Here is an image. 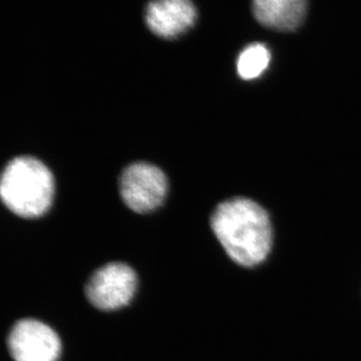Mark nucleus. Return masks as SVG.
<instances>
[{"instance_id":"f257e3e1","label":"nucleus","mask_w":361,"mask_h":361,"mask_svg":"<svg viewBox=\"0 0 361 361\" xmlns=\"http://www.w3.org/2000/svg\"><path fill=\"white\" fill-rule=\"evenodd\" d=\"M211 227L228 255L237 264L252 267L264 261L272 245L267 212L255 202L235 198L221 203Z\"/></svg>"},{"instance_id":"f03ea898","label":"nucleus","mask_w":361,"mask_h":361,"mask_svg":"<svg viewBox=\"0 0 361 361\" xmlns=\"http://www.w3.org/2000/svg\"><path fill=\"white\" fill-rule=\"evenodd\" d=\"M0 195L7 208L23 218H37L47 212L54 195L49 169L32 157H18L2 173Z\"/></svg>"},{"instance_id":"7ed1b4c3","label":"nucleus","mask_w":361,"mask_h":361,"mask_svg":"<svg viewBox=\"0 0 361 361\" xmlns=\"http://www.w3.org/2000/svg\"><path fill=\"white\" fill-rule=\"evenodd\" d=\"M167 190L166 175L151 164H133L125 169L121 177V196L135 213L153 212L165 200Z\"/></svg>"},{"instance_id":"20e7f679","label":"nucleus","mask_w":361,"mask_h":361,"mask_svg":"<svg viewBox=\"0 0 361 361\" xmlns=\"http://www.w3.org/2000/svg\"><path fill=\"white\" fill-rule=\"evenodd\" d=\"M137 289V275L129 265L110 263L99 268L85 287L87 299L97 310H120L132 300Z\"/></svg>"},{"instance_id":"39448f33","label":"nucleus","mask_w":361,"mask_h":361,"mask_svg":"<svg viewBox=\"0 0 361 361\" xmlns=\"http://www.w3.org/2000/svg\"><path fill=\"white\" fill-rule=\"evenodd\" d=\"M61 348L58 334L39 320H20L9 334L8 349L16 361H56Z\"/></svg>"},{"instance_id":"423d86ee","label":"nucleus","mask_w":361,"mask_h":361,"mask_svg":"<svg viewBox=\"0 0 361 361\" xmlns=\"http://www.w3.org/2000/svg\"><path fill=\"white\" fill-rule=\"evenodd\" d=\"M197 11L188 0H161L149 2L146 21L149 30L159 37L173 39L194 25Z\"/></svg>"},{"instance_id":"0eeeda50","label":"nucleus","mask_w":361,"mask_h":361,"mask_svg":"<svg viewBox=\"0 0 361 361\" xmlns=\"http://www.w3.org/2000/svg\"><path fill=\"white\" fill-rule=\"evenodd\" d=\"M307 4L303 0H256L253 13L263 25L291 30L302 23Z\"/></svg>"},{"instance_id":"6e6552de","label":"nucleus","mask_w":361,"mask_h":361,"mask_svg":"<svg viewBox=\"0 0 361 361\" xmlns=\"http://www.w3.org/2000/svg\"><path fill=\"white\" fill-rule=\"evenodd\" d=\"M270 63V52L265 45L254 44L247 47L239 56L237 70L244 80H253L262 75Z\"/></svg>"}]
</instances>
